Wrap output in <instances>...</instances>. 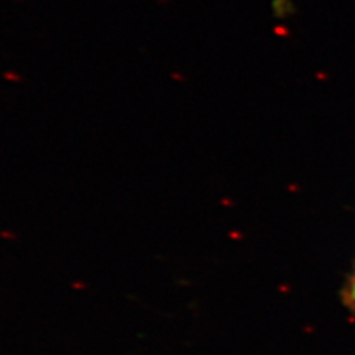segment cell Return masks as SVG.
<instances>
[{
  "mask_svg": "<svg viewBox=\"0 0 355 355\" xmlns=\"http://www.w3.org/2000/svg\"><path fill=\"white\" fill-rule=\"evenodd\" d=\"M343 304L355 315V271L348 279L345 288H343Z\"/></svg>",
  "mask_w": 355,
  "mask_h": 355,
  "instance_id": "6da1fadb",
  "label": "cell"
}]
</instances>
